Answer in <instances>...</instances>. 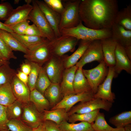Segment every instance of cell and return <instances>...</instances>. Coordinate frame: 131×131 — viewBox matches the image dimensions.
I'll list each match as a JSON object with an SVG mask.
<instances>
[{
	"label": "cell",
	"mask_w": 131,
	"mask_h": 131,
	"mask_svg": "<svg viewBox=\"0 0 131 131\" xmlns=\"http://www.w3.org/2000/svg\"><path fill=\"white\" fill-rule=\"evenodd\" d=\"M91 41L81 40L78 48L73 54L70 56L65 55H64V64L65 69L76 65L82 57Z\"/></svg>",
	"instance_id": "22"
},
{
	"label": "cell",
	"mask_w": 131,
	"mask_h": 131,
	"mask_svg": "<svg viewBox=\"0 0 131 131\" xmlns=\"http://www.w3.org/2000/svg\"><path fill=\"white\" fill-rule=\"evenodd\" d=\"M0 51L6 60L16 59L17 57L3 40L0 37Z\"/></svg>",
	"instance_id": "39"
},
{
	"label": "cell",
	"mask_w": 131,
	"mask_h": 131,
	"mask_svg": "<svg viewBox=\"0 0 131 131\" xmlns=\"http://www.w3.org/2000/svg\"><path fill=\"white\" fill-rule=\"evenodd\" d=\"M58 126L61 131H94L91 124L85 122L71 123L65 121Z\"/></svg>",
	"instance_id": "30"
},
{
	"label": "cell",
	"mask_w": 131,
	"mask_h": 131,
	"mask_svg": "<svg viewBox=\"0 0 131 131\" xmlns=\"http://www.w3.org/2000/svg\"><path fill=\"white\" fill-rule=\"evenodd\" d=\"M12 91L16 100L22 103H28L30 91L27 85L21 81L15 75L10 83Z\"/></svg>",
	"instance_id": "17"
},
{
	"label": "cell",
	"mask_w": 131,
	"mask_h": 131,
	"mask_svg": "<svg viewBox=\"0 0 131 131\" xmlns=\"http://www.w3.org/2000/svg\"><path fill=\"white\" fill-rule=\"evenodd\" d=\"M19 0H15L14 3L15 4H17L18 3Z\"/></svg>",
	"instance_id": "56"
},
{
	"label": "cell",
	"mask_w": 131,
	"mask_h": 131,
	"mask_svg": "<svg viewBox=\"0 0 131 131\" xmlns=\"http://www.w3.org/2000/svg\"><path fill=\"white\" fill-rule=\"evenodd\" d=\"M81 0H69L64 5V9L61 15L60 30L63 29L74 28L81 21L79 15V7Z\"/></svg>",
	"instance_id": "3"
},
{
	"label": "cell",
	"mask_w": 131,
	"mask_h": 131,
	"mask_svg": "<svg viewBox=\"0 0 131 131\" xmlns=\"http://www.w3.org/2000/svg\"><path fill=\"white\" fill-rule=\"evenodd\" d=\"M32 131H46L43 122L37 127L33 129Z\"/></svg>",
	"instance_id": "49"
},
{
	"label": "cell",
	"mask_w": 131,
	"mask_h": 131,
	"mask_svg": "<svg viewBox=\"0 0 131 131\" xmlns=\"http://www.w3.org/2000/svg\"><path fill=\"white\" fill-rule=\"evenodd\" d=\"M9 62L8 61H0V66L6 63Z\"/></svg>",
	"instance_id": "54"
},
{
	"label": "cell",
	"mask_w": 131,
	"mask_h": 131,
	"mask_svg": "<svg viewBox=\"0 0 131 131\" xmlns=\"http://www.w3.org/2000/svg\"><path fill=\"white\" fill-rule=\"evenodd\" d=\"M0 131H9L8 129H3L0 130Z\"/></svg>",
	"instance_id": "57"
},
{
	"label": "cell",
	"mask_w": 131,
	"mask_h": 131,
	"mask_svg": "<svg viewBox=\"0 0 131 131\" xmlns=\"http://www.w3.org/2000/svg\"><path fill=\"white\" fill-rule=\"evenodd\" d=\"M7 107L0 104V130L8 129L7 124L9 120L7 116Z\"/></svg>",
	"instance_id": "43"
},
{
	"label": "cell",
	"mask_w": 131,
	"mask_h": 131,
	"mask_svg": "<svg viewBox=\"0 0 131 131\" xmlns=\"http://www.w3.org/2000/svg\"><path fill=\"white\" fill-rule=\"evenodd\" d=\"M64 56L59 57L52 55L43 66L52 83L60 84L65 69Z\"/></svg>",
	"instance_id": "8"
},
{
	"label": "cell",
	"mask_w": 131,
	"mask_h": 131,
	"mask_svg": "<svg viewBox=\"0 0 131 131\" xmlns=\"http://www.w3.org/2000/svg\"><path fill=\"white\" fill-rule=\"evenodd\" d=\"M82 69L78 68L75 73L73 86L75 94L92 91L89 84L83 74Z\"/></svg>",
	"instance_id": "23"
},
{
	"label": "cell",
	"mask_w": 131,
	"mask_h": 131,
	"mask_svg": "<svg viewBox=\"0 0 131 131\" xmlns=\"http://www.w3.org/2000/svg\"><path fill=\"white\" fill-rule=\"evenodd\" d=\"M115 64L114 67L115 78L123 70L131 74V60L127 55L124 47L117 43L115 54Z\"/></svg>",
	"instance_id": "14"
},
{
	"label": "cell",
	"mask_w": 131,
	"mask_h": 131,
	"mask_svg": "<svg viewBox=\"0 0 131 131\" xmlns=\"http://www.w3.org/2000/svg\"><path fill=\"white\" fill-rule=\"evenodd\" d=\"M43 123L46 131H61L58 125L52 121L45 120Z\"/></svg>",
	"instance_id": "45"
},
{
	"label": "cell",
	"mask_w": 131,
	"mask_h": 131,
	"mask_svg": "<svg viewBox=\"0 0 131 131\" xmlns=\"http://www.w3.org/2000/svg\"><path fill=\"white\" fill-rule=\"evenodd\" d=\"M0 29L6 30L11 33L13 32V31L10 29L9 27L5 25L0 21Z\"/></svg>",
	"instance_id": "48"
},
{
	"label": "cell",
	"mask_w": 131,
	"mask_h": 131,
	"mask_svg": "<svg viewBox=\"0 0 131 131\" xmlns=\"http://www.w3.org/2000/svg\"><path fill=\"white\" fill-rule=\"evenodd\" d=\"M0 61H7L6 59L4 57L0 51Z\"/></svg>",
	"instance_id": "53"
},
{
	"label": "cell",
	"mask_w": 131,
	"mask_h": 131,
	"mask_svg": "<svg viewBox=\"0 0 131 131\" xmlns=\"http://www.w3.org/2000/svg\"><path fill=\"white\" fill-rule=\"evenodd\" d=\"M25 105L23 107L22 119L32 129L36 128L43 122V113L39 112L33 103Z\"/></svg>",
	"instance_id": "12"
},
{
	"label": "cell",
	"mask_w": 131,
	"mask_h": 131,
	"mask_svg": "<svg viewBox=\"0 0 131 131\" xmlns=\"http://www.w3.org/2000/svg\"><path fill=\"white\" fill-rule=\"evenodd\" d=\"M32 2L33 8L28 20L32 22L48 40H52L56 38L53 29L35 0H32Z\"/></svg>",
	"instance_id": "4"
},
{
	"label": "cell",
	"mask_w": 131,
	"mask_h": 131,
	"mask_svg": "<svg viewBox=\"0 0 131 131\" xmlns=\"http://www.w3.org/2000/svg\"><path fill=\"white\" fill-rule=\"evenodd\" d=\"M109 123L116 127H124L131 123V111H125L111 117Z\"/></svg>",
	"instance_id": "31"
},
{
	"label": "cell",
	"mask_w": 131,
	"mask_h": 131,
	"mask_svg": "<svg viewBox=\"0 0 131 131\" xmlns=\"http://www.w3.org/2000/svg\"><path fill=\"white\" fill-rule=\"evenodd\" d=\"M14 9L10 3L8 2L0 4V20H6Z\"/></svg>",
	"instance_id": "41"
},
{
	"label": "cell",
	"mask_w": 131,
	"mask_h": 131,
	"mask_svg": "<svg viewBox=\"0 0 131 131\" xmlns=\"http://www.w3.org/2000/svg\"><path fill=\"white\" fill-rule=\"evenodd\" d=\"M113 103L99 98H93L89 100L80 102L73 106L68 112L69 116L74 113L82 114L102 109L109 111Z\"/></svg>",
	"instance_id": "7"
},
{
	"label": "cell",
	"mask_w": 131,
	"mask_h": 131,
	"mask_svg": "<svg viewBox=\"0 0 131 131\" xmlns=\"http://www.w3.org/2000/svg\"><path fill=\"white\" fill-rule=\"evenodd\" d=\"M10 33L28 50H33L48 40L42 37L20 35L14 32Z\"/></svg>",
	"instance_id": "21"
},
{
	"label": "cell",
	"mask_w": 131,
	"mask_h": 131,
	"mask_svg": "<svg viewBox=\"0 0 131 131\" xmlns=\"http://www.w3.org/2000/svg\"><path fill=\"white\" fill-rule=\"evenodd\" d=\"M16 75L21 81L27 85L28 80V75L23 73L20 70H18L17 72H16Z\"/></svg>",
	"instance_id": "46"
},
{
	"label": "cell",
	"mask_w": 131,
	"mask_h": 131,
	"mask_svg": "<svg viewBox=\"0 0 131 131\" xmlns=\"http://www.w3.org/2000/svg\"><path fill=\"white\" fill-rule=\"evenodd\" d=\"M30 101L41 113L51 108L49 102L44 95L35 89L30 91Z\"/></svg>",
	"instance_id": "25"
},
{
	"label": "cell",
	"mask_w": 131,
	"mask_h": 131,
	"mask_svg": "<svg viewBox=\"0 0 131 131\" xmlns=\"http://www.w3.org/2000/svg\"><path fill=\"white\" fill-rule=\"evenodd\" d=\"M43 1L49 8L61 15L64 8L62 0H44Z\"/></svg>",
	"instance_id": "40"
},
{
	"label": "cell",
	"mask_w": 131,
	"mask_h": 131,
	"mask_svg": "<svg viewBox=\"0 0 131 131\" xmlns=\"http://www.w3.org/2000/svg\"><path fill=\"white\" fill-rule=\"evenodd\" d=\"M79 40L72 36L61 35L50 41L52 55L62 57L66 53L74 51Z\"/></svg>",
	"instance_id": "5"
},
{
	"label": "cell",
	"mask_w": 131,
	"mask_h": 131,
	"mask_svg": "<svg viewBox=\"0 0 131 131\" xmlns=\"http://www.w3.org/2000/svg\"><path fill=\"white\" fill-rule=\"evenodd\" d=\"M104 60L101 41L91 42L82 57L76 65L78 68H82L86 64L96 61L100 63Z\"/></svg>",
	"instance_id": "9"
},
{
	"label": "cell",
	"mask_w": 131,
	"mask_h": 131,
	"mask_svg": "<svg viewBox=\"0 0 131 131\" xmlns=\"http://www.w3.org/2000/svg\"><path fill=\"white\" fill-rule=\"evenodd\" d=\"M30 21L26 20L9 26L13 32L20 35H25V32L29 25Z\"/></svg>",
	"instance_id": "42"
},
{
	"label": "cell",
	"mask_w": 131,
	"mask_h": 131,
	"mask_svg": "<svg viewBox=\"0 0 131 131\" xmlns=\"http://www.w3.org/2000/svg\"><path fill=\"white\" fill-rule=\"evenodd\" d=\"M112 131H125L123 127L113 128Z\"/></svg>",
	"instance_id": "52"
},
{
	"label": "cell",
	"mask_w": 131,
	"mask_h": 131,
	"mask_svg": "<svg viewBox=\"0 0 131 131\" xmlns=\"http://www.w3.org/2000/svg\"><path fill=\"white\" fill-rule=\"evenodd\" d=\"M123 128L125 131H131V123L127 125Z\"/></svg>",
	"instance_id": "51"
},
{
	"label": "cell",
	"mask_w": 131,
	"mask_h": 131,
	"mask_svg": "<svg viewBox=\"0 0 131 131\" xmlns=\"http://www.w3.org/2000/svg\"><path fill=\"white\" fill-rule=\"evenodd\" d=\"M94 122L91 124L94 131H112L113 128L107 123L103 113H98Z\"/></svg>",
	"instance_id": "36"
},
{
	"label": "cell",
	"mask_w": 131,
	"mask_h": 131,
	"mask_svg": "<svg viewBox=\"0 0 131 131\" xmlns=\"http://www.w3.org/2000/svg\"><path fill=\"white\" fill-rule=\"evenodd\" d=\"M16 100L10 83L0 85V104L7 106Z\"/></svg>",
	"instance_id": "29"
},
{
	"label": "cell",
	"mask_w": 131,
	"mask_h": 131,
	"mask_svg": "<svg viewBox=\"0 0 131 131\" xmlns=\"http://www.w3.org/2000/svg\"><path fill=\"white\" fill-rule=\"evenodd\" d=\"M7 126L11 131H32L33 130L19 119L9 120Z\"/></svg>",
	"instance_id": "38"
},
{
	"label": "cell",
	"mask_w": 131,
	"mask_h": 131,
	"mask_svg": "<svg viewBox=\"0 0 131 131\" xmlns=\"http://www.w3.org/2000/svg\"><path fill=\"white\" fill-rule=\"evenodd\" d=\"M33 8L32 5L26 4L18 7L13 9L4 23L9 26L28 20L29 15Z\"/></svg>",
	"instance_id": "16"
},
{
	"label": "cell",
	"mask_w": 131,
	"mask_h": 131,
	"mask_svg": "<svg viewBox=\"0 0 131 131\" xmlns=\"http://www.w3.org/2000/svg\"><path fill=\"white\" fill-rule=\"evenodd\" d=\"M61 35L73 37L79 40L92 41L102 40L111 37V29L96 30L85 26L81 21L79 24L74 28L63 29L60 30Z\"/></svg>",
	"instance_id": "2"
},
{
	"label": "cell",
	"mask_w": 131,
	"mask_h": 131,
	"mask_svg": "<svg viewBox=\"0 0 131 131\" xmlns=\"http://www.w3.org/2000/svg\"><path fill=\"white\" fill-rule=\"evenodd\" d=\"M78 68L75 65L65 69L60 84L63 97L75 94L73 88V83L75 73Z\"/></svg>",
	"instance_id": "18"
},
{
	"label": "cell",
	"mask_w": 131,
	"mask_h": 131,
	"mask_svg": "<svg viewBox=\"0 0 131 131\" xmlns=\"http://www.w3.org/2000/svg\"><path fill=\"white\" fill-rule=\"evenodd\" d=\"M32 0H26L25 1L26 3V4H30V3L32 2Z\"/></svg>",
	"instance_id": "55"
},
{
	"label": "cell",
	"mask_w": 131,
	"mask_h": 131,
	"mask_svg": "<svg viewBox=\"0 0 131 131\" xmlns=\"http://www.w3.org/2000/svg\"><path fill=\"white\" fill-rule=\"evenodd\" d=\"M114 23L126 30H131V5H129L117 12Z\"/></svg>",
	"instance_id": "27"
},
{
	"label": "cell",
	"mask_w": 131,
	"mask_h": 131,
	"mask_svg": "<svg viewBox=\"0 0 131 131\" xmlns=\"http://www.w3.org/2000/svg\"><path fill=\"white\" fill-rule=\"evenodd\" d=\"M44 95L49 102L51 108L54 107L63 98L60 84L51 83L45 90Z\"/></svg>",
	"instance_id": "24"
},
{
	"label": "cell",
	"mask_w": 131,
	"mask_h": 131,
	"mask_svg": "<svg viewBox=\"0 0 131 131\" xmlns=\"http://www.w3.org/2000/svg\"><path fill=\"white\" fill-rule=\"evenodd\" d=\"M31 66L30 72L28 75L27 85L30 91L35 89L36 82L42 66L35 63L28 61Z\"/></svg>",
	"instance_id": "37"
},
{
	"label": "cell",
	"mask_w": 131,
	"mask_h": 131,
	"mask_svg": "<svg viewBox=\"0 0 131 131\" xmlns=\"http://www.w3.org/2000/svg\"><path fill=\"white\" fill-rule=\"evenodd\" d=\"M82 72L94 94L98 87L104 81L107 75L108 67L103 60L96 67L90 69H82Z\"/></svg>",
	"instance_id": "6"
},
{
	"label": "cell",
	"mask_w": 131,
	"mask_h": 131,
	"mask_svg": "<svg viewBox=\"0 0 131 131\" xmlns=\"http://www.w3.org/2000/svg\"><path fill=\"white\" fill-rule=\"evenodd\" d=\"M51 83L44 68L42 66L36 82L35 89L44 95L45 90Z\"/></svg>",
	"instance_id": "33"
},
{
	"label": "cell",
	"mask_w": 131,
	"mask_h": 131,
	"mask_svg": "<svg viewBox=\"0 0 131 131\" xmlns=\"http://www.w3.org/2000/svg\"><path fill=\"white\" fill-rule=\"evenodd\" d=\"M94 94L91 91L64 97L50 110L61 108L65 109L68 112L77 103L90 100L94 98Z\"/></svg>",
	"instance_id": "13"
},
{
	"label": "cell",
	"mask_w": 131,
	"mask_h": 131,
	"mask_svg": "<svg viewBox=\"0 0 131 131\" xmlns=\"http://www.w3.org/2000/svg\"><path fill=\"white\" fill-rule=\"evenodd\" d=\"M23 104L17 100L7 106V114L8 120L19 119L23 113Z\"/></svg>",
	"instance_id": "35"
},
{
	"label": "cell",
	"mask_w": 131,
	"mask_h": 131,
	"mask_svg": "<svg viewBox=\"0 0 131 131\" xmlns=\"http://www.w3.org/2000/svg\"><path fill=\"white\" fill-rule=\"evenodd\" d=\"M27 62L23 63L20 66V70L26 74L28 75L29 74L31 70V66L30 64L26 60Z\"/></svg>",
	"instance_id": "47"
},
{
	"label": "cell",
	"mask_w": 131,
	"mask_h": 131,
	"mask_svg": "<svg viewBox=\"0 0 131 131\" xmlns=\"http://www.w3.org/2000/svg\"><path fill=\"white\" fill-rule=\"evenodd\" d=\"M100 109L82 114L74 113L69 116L68 122L75 123L77 121L85 122L91 124L94 121L96 116L99 112Z\"/></svg>",
	"instance_id": "32"
},
{
	"label": "cell",
	"mask_w": 131,
	"mask_h": 131,
	"mask_svg": "<svg viewBox=\"0 0 131 131\" xmlns=\"http://www.w3.org/2000/svg\"><path fill=\"white\" fill-rule=\"evenodd\" d=\"M125 52L129 59L131 60V46L124 47Z\"/></svg>",
	"instance_id": "50"
},
{
	"label": "cell",
	"mask_w": 131,
	"mask_h": 131,
	"mask_svg": "<svg viewBox=\"0 0 131 131\" xmlns=\"http://www.w3.org/2000/svg\"><path fill=\"white\" fill-rule=\"evenodd\" d=\"M9 62L0 66V85L11 83L16 72L9 66Z\"/></svg>",
	"instance_id": "34"
},
{
	"label": "cell",
	"mask_w": 131,
	"mask_h": 131,
	"mask_svg": "<svg viewBox=\"0 0 131 131\" xmlns=\"http://www.w3.org/2000/svg\"><path fill=\"white\" fill-rule=\"evenodd\" d=\"M115 74L114 67H108L107 76L104 81L99 85L94 98H99L113 103L115 98L114 93L111 91V85Z\"/></svg>",
	"instance_id": "11"
},
{
	"label": "cell",
	"mask_w": 131,
	"mask_h": 131,
	"mask_svg": "<svg viewBox=\"0 0 131 131\" xmlns=\"http://www.w3.org/2000/svg\"><path fill=\"white\" fill-rule=\"evenodd\" d=\"M50 41H46L31 50H28L24 57L27 60L42 66L51 57Z\"/></svg>",
	"instance_id": "10"
},
{
	"label": "cell",
	"mask_w": 131,
	"mask_h": 131,
	"mask_svg": "<svg viewBox=\"0 0 131 131\" xmlns=\"http://www.w3.org/2000/svg\"><path fill=\"white\" fill-rule=\"evenodd\" d=\"M25 35L45 38L44 35L34 24L29 25L26 30Z\"/></svg>",
	"instance_id": "44"
},
{
	"label": "cell",
	"mask_w": 131,
	"mask_h": 131,
	"mask_svg": "<svg viewBox=\"0 0 131 131\" xmlns=\"http://www.w3.org/2000/svg\"><path fill=\"white\" fill-rule=\"evenodd\" d=\"M104 61L107 66L114 67L115 50L117 43L111 37L101 40Z\"/></svg>",
	"instance_id": "19"
},
{
	"label": "cell",
	"mask_w": 131,
	"mask_h": 131,
	"mask_svg": "<svg viewBox=\"0 0 131 131\" xmlns=\"http://www.w3.org/2000/svg\"><path fill=\"white\" fill-rule=\"evenodd\" d=\"M35 0L53 29L56 38L61 36L59 28L61 15L49 8L43 1Z\"/></svg>",
	"instance_id": "15"
},
{
	"label": "cell",
	"mask_w": 131,
	"mask_h": 131,
	"mask_svg": "<svg viewBox=\"0 0 131 131\" xmlns=\"http://www.w3.org/2000/svg\"><path fill=\"white\" fill-rule=\"evenodd\" d=\"M118 11L116 0H82L79 7L81 21L96 30L111 29Z\"/></svg>",
	"instance_id": "1"
},
{
	"label": "cell",
	"mask_w": 131,
	"mask_h": 131,
	"mask_svg": "<svg viewBox=\"0 0 131 131\" xmlns=\"http://www.w3.org/2000/svg\"><path fill=\"white\" fill-rule=\"evenodd\" d=\"M0 37L12 51H19L25 54L27 53L28 50L10 33L0 29Z\"/></svg>",
	"instance_id": "28"
},
{
	"label": "cell",
	"mask_w": 131,
	"mask_h": 131,
	"mask_svg": "<svg viewBox=\"0 0 131 131\" xmlns=\"http://www.w3.org/2000/svg\"><path fill=\"white\" fill-rule=\"evenodd\" d=\"M44 121H52L58 125L65 121H68L69 115L67 112L63 108H58L53 110H45L43 113Z\"/></svg>",
	"instance_id": "26"
},
{
	"label": "cell",
	"mask_w": 131,
	"mask_h": 131,
	"mask_svg": "<svg viewBox=\"0 0 131 131\" xmlns=\"http://www.w3.org/2000/svg\"><path fill=\"white\" fill-rule=\"evenodd\" d=\"M111 37L117 43L125 47L131 46V30L114 23L111 28Z\"/></svg>",
	"instance_id": "20"
}]
</instances>
